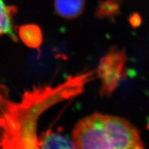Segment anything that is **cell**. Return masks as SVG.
<instances>
[{"mask_svg": "<svg viewBox=\"0 0 149 149\" xmlns=\"http://www.w3.org/2000/svg\"><path fill=\"white\" fill-rule=\"evenodd\" d=\"M95 74V71L87 72L69 76L55 86H35L26 90L19 101L11 100L8 88L0 82V148H39L40 116L54 105L81 94Z\"/></svg>", "mask_w": 149, "mask_h": 149, "instance_id": "6da1fadb", "label": "cell"}, {"mask_svg": "<svg viewBox=\"0 0 149 149\" xmlns=\"http://www.w3.org/2000/svg\"><path fill=\"white\" fill-rule=\"evenodd\" d=\"M76 148H143L139 130L128 120L96 113L75 124L72 133Z\"/></svg>", "mask_w": 149, "mask_h": 149, "instance_id": "7a4b0ae2", "label": "cell"}, {"mask_svg": "<svg viewBox=\"0 0 149 149\" xmlns=\"http://www.w3.org/2000/svg\"><path fill=\"white\" fill-rule=\"evenodd\" d=\"M127 55L125 50L113 47L101 60L96 73L101 80L100 95L108 97L116 90L124 76Z\"/></svg>", "mask_w": 149, "mask_h": 149, "instance_id": "3957f363", "label": "cell"}, {"mask_svg": "<svg viewBox=\"0 0 149 149\" xmlns=\"http://www.w3.org/2000/svg\"><path fill=\"white\" fill-rule=\"evenodd\" d=\"M85 6V0H54V8L57 15L72 19L80 16Z\"/></svg>", "mask_w": 149, "mask_h": 149, "instance_id": "277c9868", "label": "cell"}, {"mask_svg": "<svg viewBox=\"0 0 149 149\" xmlns=\"http://www.w3.org/2000/svg\"><path fill=\"white\" fill-rule=\"evenodd\" d=\"M39 148H76L72 140L48 130L39 137Z\"/></svg>", "mask_w": 149, "mask_h": 149, "instance_id": "5b68a950", "label": "cell"}, {"mask_svg": "<svg viewBox=\"0 0 149 149\" xmlns=\"http://www.w3.org/2000/svg\"><path fill=\"white\" fill-rule=\"evenodd\" d=\"M17 11L16 6H8L3 0H0V36L8 35L12 40L17 41L13 28V17Z\"/></svg>", "mask_w": 149, "mask_h": 149, "instance_id": "8992f818", "label": "cell"}, {"mask_svg": "<svg viewBox=\"0 0 149 149\" xmlns=\"http://www.w3.org/2000/svg\"><path fill=\"white\" fill-rule=\"evenodd\" d=\"M17 32L21 40L31 48L39 49L43 40L42 32L39 26L26 24L18 27Z\"/></svg>", "mask_w": 149, "mask_h": 149, "instance_id": "52a82bcc", "label": "cell"}, {"mask_svg": "<svg viewBox=\"0 0 149 149\" xmlns=\"http://www.w3.org/2000/svg\"><path fill=\"white\" fill-rule=\"evenodd\" d=\"M123 0H102L96 11V16L100 19H113L119 15Z\"/></svg>", "mask_w": 149, "mask_h": 149, "instance_id": "ba28073f", "label": "cell"}, {"mask_svg": "<svg viewBox=\"0 0 149 149\" xmlns=\"http://www.w3.org/2000/svg\"><path fill=\"white\" fill-rule=\"evenodd\" d=\"M130 22L131 23V24L134 26H138L140 24V22H141V18H140V16L139 15H134L130 17Z\"/></svg>", "mask_w": 149, "mask_h": 149, "instance_id": "9c48e42d", "label": "cell"}]
</instances>
